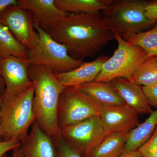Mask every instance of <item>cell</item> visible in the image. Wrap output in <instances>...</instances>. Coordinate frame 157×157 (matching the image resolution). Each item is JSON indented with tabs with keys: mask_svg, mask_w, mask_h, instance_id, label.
<instances>
[{
	"mask_svg": "<svg viewBox=\"0 0 157 157\" xmlns=\"http://www.w3.org/2000/svg\"><path fill=\"white\" fill-rule=\"evenodd\" d=\"M145 14L149 19L157 20V1L149 2L145 8Z\"/></svg>",
	"mask_w": 157,
	"mask_h": 157,
	"instance_id": "4316f807",
	"label": "cell"
},
{
	"mask_svg": "<svg viewBox=\"0 0 157 157\" xmlns=\"http://www.w3.org/2000/svg\"><path fill=\"white\" fill-rule=\"evenodd\" d=\"M121 157H142V156L139 151L137 150L127 154L123 155Z\"/></svg>",
	"mask_w": 157,
	"mask_h": 157,
	"instance_id": "f546056e",
	"label": "cell"
},
{
	"mask_svg": "<svg viewBox=\"0 0 157 157\" xmlns=\"http://www.w3.org/2000/svg\"><path fill=\"white\" fill-rule=\"evenodd\" d=\"M142 88L151 106L157 107V83L147 87L142 86Z\"/></svg>",
	"mask_w": 157,
	"mask_h": 157,
	"instance_id": "d4e9b609",
	"label": "cell"
},
{
	"mask_svg": "<svg viewBox=\"0 0 157 157\" xmlns=\"http://www.w3.org/2000/svg\"><path fill=\"white\" fill-rule=\"evenodd\" d=\"M33 84L22 92L9 95L3 93L1 106V130L4 141L21 143L36 121Z\"/></svg>",
	"mask_w": 157,
	"mask_h": 157,
	"instance_id": "3957f363",
	"label": "cell"
},
{
	"mask_svg": "<svg viewBox=\"0 0 157 157\" xmlns=\"http://www.w3.org/2000/svg\"><path fill=\"white\" fill-rule=\"evenodd\" d=\"M128 80L145 87L157 84V56L147 59Z\"/></svg>",
	"mask_w": 157,
	"mask_h": 157,
	"instance_id": "44dd1931",
	"label": "cell"
},
{
	"mask_svg": "<svg viewBox=\"0 0 157 157\" xmlns=\"http://www.w3.org/2000/svg\"><path fill=\"white\" fill-rule=\"evenodd\" d=\"M138 113L127 104L101 107L99 117L107 135L129 133L140 124Z\"/></svg>",
	"mask_w": 157,
	"mask_h": 157,
	"instance_id": "8fae6325",
	"label": "cell"
},
{
	"mask_svg": "<svg viewBox=\"0 0 157 157\" xmlns=\"http://www.w3.org/2000/svg\"><path fill=\"white\" fill-rule=\"evenodd\" d=\"M109 58L107 56H101L92 61L83 62L78 67L70 72L54 74L65 87L78 86L94 81L103 65Z\"/></svg>",
	"mask_w": 157,
	"mask_h": 157,
	"instance_id": "9a60e30c",
	"label": "cell"
},
{
	"mask_svg": "<svg viewBox=\"0 0 157 157\" xmlns=\"http://www.w3.org/2000/svg\"><path fill=\"white\" fill-rule=\"evenodd\" d=\"M46 32L56 41L65 45L69 53L78 59L95 56L115 39L101 13H70Z\"/></svg>",
	"mask_w": 157,
	"mask_h": 157,
	"instance_id": "6da1fadb",
	"label": "cell"
},
{
	"mask_svg": "<svg viewBox=\"0 0 157 157\" xmlns=\"http://www.w3.org/2000/svg\"><path fill=\"white\" fill-rule=\"evenodd\" d=\"M18 5L16 0H0V16L7 8Z\"/></svg>",
	"mask_w": 157,
	"mask_h": 157,
	"instance_id": "83f0119b",
	"label": "cell"
},
{
	"mask_svg": "<svg viewBox=\"0 0 157 157\" xmlns=\"http://www.w3.org/2000/svg\"><path fill=\"white\" fill-rule=\"evenodd\" d=\"M117 48L104 63L94 81L110 82L118 78L128 79L140 65L150 58L143 49L114 34Z\"/></svg>",
	"mask_w": 157,
	"mask_h": 157,
	"instance_id": "8992f818",
	"label": "cell"
},
{
	"mask_svg": "<svg viewBox=\"0 0 157 157\" xmlns=\"http://www.w3.org/2000/svg\"><path fill=\"white\" fill-rule=\"evenodd\" d=\"M110 82L126 104L138 114H150L153 112L142 86L123 78H115Z\"/></svg>",
	"mask_w": 157,
	"mask_h": 157,
	"instance_id": "5bb4252c",
	"label": "cell"
},
{
	"mask_svg": "<svg viewBox=\"0 0 157 157\" xmlns=\"http://www.w3.org/2000/svg\"><path fill=\"white\" fill-rule=\"evenodd\" d=\"M1 96H2V95H1V94H0V98H1Z\"/></svg>",
	"mask_w": 157,
	"mask_h": 157,
	"instance_id": "836d02e7",
	"label": "cell"
},
{
	"mask_svg": "<svg viewBox=\"0 0 157 157\" xmlns=\"http://www.w3.org/2000/svg\"><path fill=\"white\" fill-rule=\"evenodd\" d=\"M6 90V84L2 77L0 75V94H2Z\"/></svg>",
	"mask_w": 157,
	"mask_h": 157,
	"instance_id": "4dcf8cb0",
	"label": "cell"
},
{
	"mask_svg": "<svg viewBox=\"0 0 157 157\" xmlns=\"http://www.w3.org/2000/svg\"><path fill=\"white\" fill-rule=\"evenodd\" d=\"M157 126V109L130 132L123 155L138 150L151 137Z\"/></svg>",
	"mask_w": 157,
	"mask_h": 157,
	"instance_id": "e0dca14e",
	"label": "cell"
},
{
	"mask_svg": "<svg viewBox=\"0 0 157 157\" xmlns=\"http://www.w3.org/2000/svg\"><path fill=\"white\" fill-rule=\"evenodd\" d=\"M112 0H55L59 9L69 13L98 14L107 9Z\"/></svg>",
	"mask_w": 157,
	"mask_h": 157,
	"instance_id": "ac0fdd59",
	"label": "cell"
},
{
	"mask_svg": "<svg viewBox=\"0 0 157 157\" xmlns=\"http://www.w3.org/2000/svg\"><path fill=\"white\" fill-rule=\"evenodd\" d=\"M138 150L142 157H157V126L151 137Z\"/></svg>",
	"mask_w": 157,
	"mask_h": 157,
	"instance_id": "603a6c76",
	"label": "cell"
},
{
	"mask_svg": "<svg viewBox=\"0 0 157 157\" xmlns=\"http://www.w3.org/2000/svg\"><path fill=\"white\" fill-rule=\"evenodd\" d=\"M39 35L37 44L28 50V59L31 65H42L54 73H65L78 67L83 63L70 56L65 45L56 41L50 35L34 23Z\"/></svg>",
	"mask_w": 157,
	"mask_h": 157,
	"instance_id": "5b68a950",
	"label": "cell"
},
{
	"mask_svg": "<svg viewBox=\"0 0 157 157\" xmlns=\"http://www.w3.org/2000/svg\"><path fill=\"white\" fill-rule=\"evenodd\" d=\"M20 147L24 157H59L53 138L43 132L36 121Z\"/></svg>",
	"mask_w": 157,
	"mask_h": 157,
	"instance_id": "4fadbf2b",
	"label": "cell"
},
{
	"mask_svg": "<svg viewBox=\"0 0 157 157\" xmlns=\"http://www.w3.org/2000/svg\"><path fill=\"white\" fill-rule=\"evenodd\" d=\"M0 23L6 26L28 50L37 44L39 34L34 28L33 14L28 9L18 5L10 6L0 16Z\"/></svg>",
	"mask_w": 157,
	"mask_h": 157,
	"instance_id": "9c48e42d",
	"label": "cell"
},
{
	"mask_svg": "<svg viewBox=\"0 0 157 157\" xmlns=\"http://www.w3.org/2000/svg\"><path fill=\"white\" fill-rule=\"evenodd\" d=\"M76 86L101 107L126 104L110 82L93 81Z\"/></svg>",
	"mask_w": 157,
	"mask_h": 157,
	"instance_id": "2e32d148",
	"label": "cell"
},
{
	"mask_svg": "<svg viewBox=\"0 0 157 157\" xmlns=\"http://www.w3.org/2000/svg\"><path fill=\"white\" fill-rule=\"evenodd\" d=\"M30 65L28 59L13 56L0 58V75L6 84L5 94H16L33 85L28 73Z\"/></svg>",
	"mask_w": 157,
	"mask_h": 157,
	"instance_id": "30bf717a",
	"label": "cell"
},
{
	"mask_svg": "<svg viewBox=\"0 0 157 157\" xmlns=\"http://www.w3.org/2000/svg\"><path fill=\"white\" fill-rule=\"evenodd\" d=\"M20 143L14 141H3L0 142V157H5L10 151L19 147Z\"/></svg>",
	"mask_w": 157,
	"mask_h": 157,
	"instance_id": "484cf974",
	"label": "cell"
},
{
	"mask_svg": "<svg viewBox=\"0 0 157 157\" xmlns=\"http://www.w3.org/2000/svg\"><path fill=\"white\" fill-rule=\"evenodd\" d=\"M149 3L143 0H112L101 14L107 28L113 35L124 39L157 22V20L149 19L145 15V8Z\"/></svg>",
	"mask_w": 157,
	"mask_h": 157,
	"instance_id": "277c9868",
	"label": "cell"
},
{
	"mask_svg": "<svg viewBox=\"0 0 157 157\" xmlns=\"http://www.w3.org/2000/svg\"><path fill=\"white\" fill-rule=\"evenodd\" d=\"M11 157H24L20 147L12 150Z\"/></svg>",
	"mask_w": 157,
	"mask_h": 157,
	"instance_id": "f1b7e54d",
	"label": "cell"
},
{
	"mask_svg": "<svg viewBox=\"0 0 157 157\" xmlns=\"http://www.w3.org/2000/svg\"><path fill=\"white\" fill-rule=\"evenodd\" d=\"M123 39L143 49L149 57L157 56V24L150 30L130 35Z\"/></svg>",
	"mask_w": 157,
	"mask_h": 157,
	"instance_id": "7402d4cb",
	"label": "cell"
},
{
	"mask_svg": "<svg viewBox=\"0 0 157 157\" xmlns=\"http://www.w3.org/2000/svg\"><path fill=\"white\" fill-rule=\"evenodd\" d=\"M59 134L82 157H90L107 136L99 116L59 129Z\"/></svg>",
	"mask_w": 157,
	"mask_h": 157,
	"instance_id": "ba28073f",
	"label": "cell"
},
{
	"mask_svg": "<svg viewBox=\"0 0 157 157\" xmlns=\"http://www.w3.org/2000/svg\"><path fill=\"white\" fill-rule=\"evenodd\" d=\"M2 103V96L0 98V142L3 141L2 135V130H1V106Z\"/></svg>",
	"mask_w": 157,
	"mask_h": 157,
	"instance_id": "1f68e13d",
	"label": "cell"
},
{
	"mask_svg": "<svg viewBox=\"0 0 157 157\" xmlns=\"http://www.w3.org/2000/svg\"><path fill=\"white\" fill-rule=\"evenodd\" d=\"M18 6L32 12L34 23L47 32L69 14L59 9L55 0H17Z\"/></svg>",
	"mask_w": 157,
	"mask_h": 157,
	"instance_id": "7c38bea8",
	"label": "cell"
},
{
	"mask_svg": "<svg viewBox=\"0 0 157 157\" xmlns=\"http://www.w3.org/2000/svg\"><path fill=\"white\" fill-rule=\"evenodd\" d=\"M28 73L34 87L36 121L43 132L55 138L59 132L58 121L59 98L66 87L45 66L31 65Z\"/></svg>",
	"mask_w": 157,
	"mask_h": 157,
	"instance_id": "7a4b0ae2",
	"label": "cell"
},
{
	"mask_svg": "<svg viewBox=\"0 0 157 157\" xmlns=\"http://www.w3.org/2000/svg\"><path fill=\"white\" fill-rule=\"evenodd\" d=\"M28 50L6 26L0 23V58L13 56L28 59Z\"/></svg>",
	"mask_w": 157,
	"mask_h": 157,
	"instance_id": "ffe728a7",
	"label": "cell"
},
{
	"mask_svg": "<svg viewBox=\"0 0 157 157\" xmlns=\"http://www.w3.org/2000/svg\"><path fill=\"white\" fill-rule=\"evenodd\" d=\"M129 133L109 134L90 157H121L123 154Z\"/></svg>",
	"mask_w": 157,
	"mask_h": 157,
	"instance_id": "d6986e66",
	"label": "cell"
},
{
	"mask_svg": "<svg viewBox=\"0 0 157 157\" xmlns=\"http://www.w3.org/2000/svg\"><path fill=\"white\" fill-rule=\"evenodd\" d=\"M53 139L58 151L59 157H82L63 139L59 134Z\"/></svg>",
	"mask_w": 157,
	"mask_h": 157,
	"instance_id": "cb8c5ba5",
	"label": "cell"
},
{
	"mask_svg": "<svg viewBox=\"0 0 157 157\" xmlns=\"http://www.w3.org/2000/svg\"><path fill=\"white\" fill-rule=\"evenodd\" d=\"M5 157H11V156H7V155H6V156H5Z\"/></svg>",
	"mask_w": 157,
	"mask_h": 157,
	"instance_id": "d6a6232c",
	"label": "cell"
},
{
	"mask_svg": "<svg viewBox=\"0 0 157 157\" xmlns=\"http://www.w3.org/2000/svg\"><path fill=\"white\" fill-rule=\"evenodd\" d=\"M101 107L77 86L66 87L59 98V128L74 124L99 116Z\"/></svg>",
	"mask_w": 157,
	"mask_h": 157,
	"instance_id": "52a82bcc",
	"label": "cell"
}]
</instances>
